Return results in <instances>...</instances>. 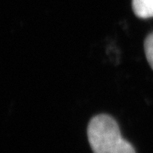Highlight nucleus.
<instances>
[{"instance_id":"1","label":"nucleus","mask_w":153,"mask_h":153,"mask_svg":"<svg viewBox=\"0 0 153 153\" xmlns=\"http://www.w3.org/2000/svg\"><path fill=\"white\" fill-rule=\"evenodd\" d=\"M88 139L94 153H136L121 134L117 121L106 114L94 117L88 125Z\"/></svg>"},{"instance_id":"2","label":"nucleus","mask_w":153,"mask_h":153,"mask_svg":"<svg viewBox=\"0 0 153 153\" xmlns=\"http://www.w3.org/2000/svg\"><path fill=\"white\" fill-rule=\"evenodd\" d=\"M134 14L141 19L153 17V0H132Z\"/></svg>"},{"instance_id":"3","label":"nucleus","mask_w":153,"mask_h":153,"mask_svg":"<svg viewBox=\"0 0 153 153\" xmlns=\"http://www.w3.org/2000/svg\"><path fill=\"white\" fill-rule=\"evenodd\" d=\"M144 47H145L146 57L153 70V33L149 34L146 37L145 40Z\"/></svg>"}]
</instances>
